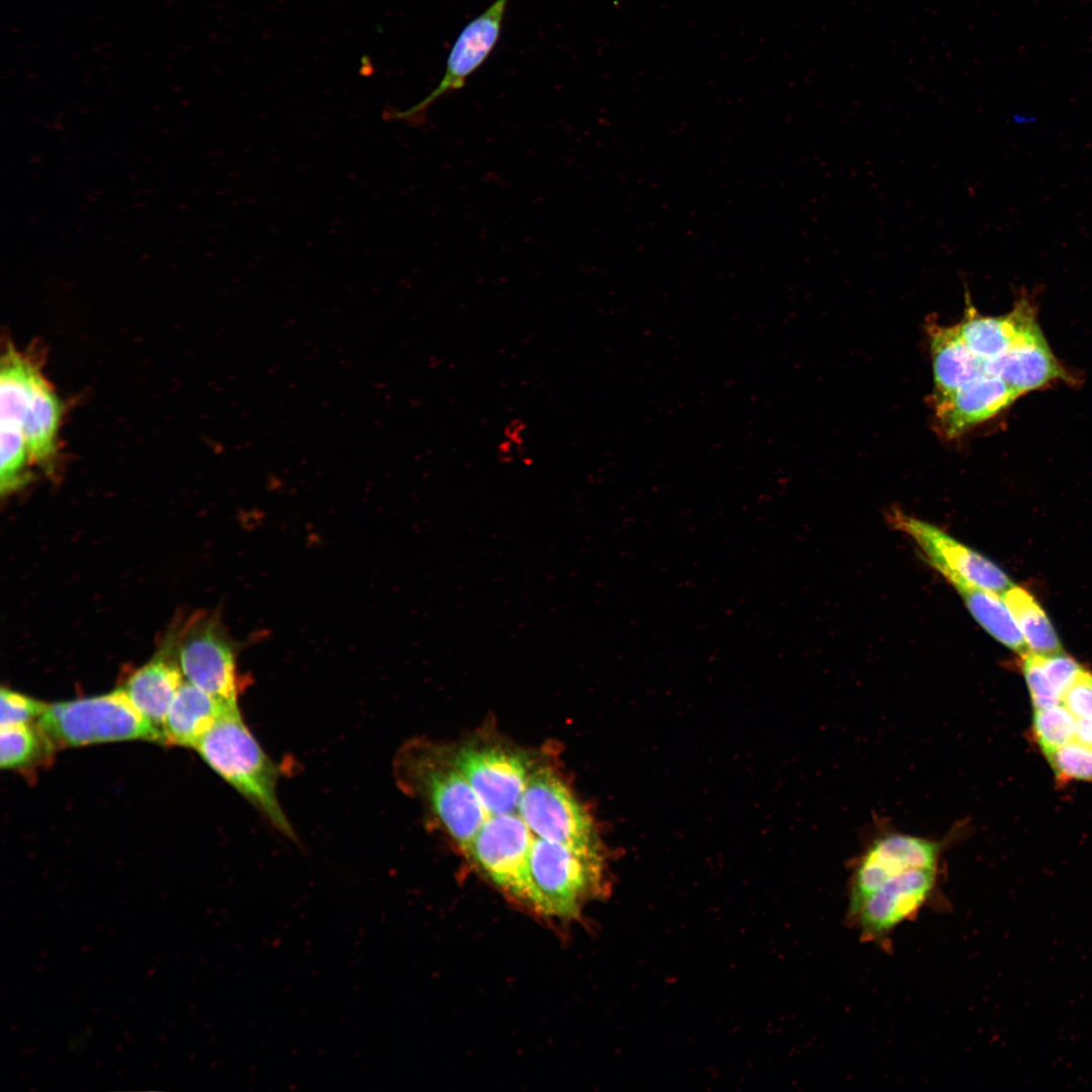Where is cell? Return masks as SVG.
Masks as SVG:
<instances>
[{
  "mask_svg": "<svg viewBox=\"0 0 1092 1092\" xmlns=\"http://www.w3.org/2000/svg\"><path fill=\"white\" fill-rule=\"evenodd\" d=\"M194 749L277 830L293 837L277 797L278 768L246 725L238 707L222 714Z\"/></svg>",
  "mask_w": 1092,
  "mask_h": 1092,
  "instance_id": "1",
  "label": "cell"
},
{
  "mask_svg": "<svg viewBox=\"0 0 1092 1092\" xmlns=\"http://www.w3.org/2000/svg\"><path fill=\"white\" fill-rule=\"evenodd\" d=\"M601 866L598 849L535 836L520 900L543 916L574 918L599 890Z\"/></svg>",
  "mask_w": 1092,
  "mask_h": 1092,
  "instance_id": "2",
  "label": "cell"
},
{
  "mask_svg": "<svg viewBox=\"0 0 1092 1092\" xmlns=\"http://www.w3.org/2000/svg\"><path fill=\"white\" fill-rule=\"evenodd\" d=\"M36 722L55 747L136 739L165 744L162 732L138 711L122 688L48 704Z\"/></svg>",
  "mask_w": 1092,
  "mask_h": 1092,
  "instance_id": "3",
  "label": "cell"
},
{
  "mask_svg": "<svg viewBox=\"0 0 1092 1092\" xmlns=\"http://www.w3.org/2000/svg\"><path fill=\"white\" fill-rule=\"evenodd\" d=\"M402 782L424 796L450 835L466 850L488 818L474 790L452 762L425 749L405 750L396 762Z\"/></svg>",
  "mask_w": 1092,
  "mask_h": 1092,
  "instance_id": "4",
  "label": "cell"
},
{
  "mask_svg": "<svg viewBox=\"0 0 1092 1092\" xmlns=\"http://www.w3.org/2000/svg\"><path fill=\"white\" fill-rule=\"evenodd\" d=\"M184 679L232 705H238L241 645L230 636L217 613L200 612L171 631Z\"/></svg>",
  "mask_w": 1092,
  "mask_h": 1092,
  "instance_id": "5",
  "label": "cell"
},
{
  "mask_svg": "<svg viewBox=\"0 0 1092 1092\" xmlns=\"http://www.w3.org/2000/svg\"><path fill=\"white\" fill-rule=\"evenodd\" d=\"M947 839L902 832L883 833L857 857L849 878L847 920L852 923L863 901L881 885L917 869H936Z\"/></svg>",
  "mask_w": 1092,
  "mask_h": 1092,
  "instance_id": "6",
  "label": "cell"
},
{
  "mask_svg": "<svg viewBox=\"0 0 1092 1092\" xmlns=\"http://www.w3.org/2000/svg\"><path fill=\"white\" fill-rule=\"evenodd\" d=\"M518 811L535 836L583 849H597L586 812L549 768L530 774Z\"/></svg>",
  "mask_w": 1092,
  "mask_h": 1092,
  "instance_id": "7",
  "label": "cell"
},
{
  "mask_svg": "<svg viewBox=\"0 0 1092 1092\" xmlns=\"http://www.w3.org/2000/svg\"><path fill=\"white\" fill-rule=\"evenodd\" d=\"M534 837L516 811L491 815L465 851L490 881L520 899Z\"/></svg>",
  "mask_w": 1092,
  "mask_h": 1092,
  "instance_id": "8",
  "label": "cell"
},
{
  "mask_svg": "<svg viewBox=\"0 0 1092 1092\" xmlns=\"http://www.w3.org/2000/svg\"><path fill=\"white\" fill-rule=\"evenodd\" d=\"M510 0H494L473 18L456 38L447 59L446 69L438 86L423 100L405 110L389 112V120L421 124L429 107L441 97L461 89L487 59L496 44L504 15Z\"/></svg>",
  "mask_w": 1092,
  "mask_h": 1092,
  "instance_id": "9",
  "label": "cell"
},
{
  "mask_svg": "<svg viewBox=\"0 0 1092 1092\" xmlns=\"http://www.w3.org/2000/svg\"><path fill=\"white\" fill-rule=\"evenodd\" d=\"M452 762L489 816L518 809L532 772L526 757L499 746H464L453 755Z\"/></svg>",
  "mask_w": 1092,
  "mask_h": 1092,
  "instance_id": "10",
  "label": "cell"
},
{
  "mask_svg": "<svg viewBox=\"0 0 1092 1092\" xmlns=\"http://www.w3.org/2000/svg\"><path fill=\"white\" fill-rule=\"evenodd\" d=\"M938 868L917 869L890 879L862 903L853 920L864 941L883 943L927 905L937 887Z\"/></svg>",
  "mask_w": 1092,
  "mask_h": 1092,
  "instance_id": "11",
  "label": "cell"
},
{
  "mask_svg": "<svg viewBox=\"0 0 1092 1092\" xmlns=\"http://www.w3.org/2000/svg\"><path fill=\"white\" fill-rule=\"evenodd\" d=\"M889 519L892 526L917 544L933 568L950 569L975 585L999 596L1014 585L996 564L937 527L899 510L893 511Z\"/></svg>",
  "mask_w": 1092,
  "mask_h": 1092,
  "instance_id": "12",
  "label": "cell"
},
{
  "mask_svg": "<svg viewBox=\"0 0 1092 1092\" xmlns=\"http://www.w3.org/2000/svg\"><path fill=\"white\" fill-rule=\"evenodd\" d=\"M1018 396L1002 379L983 372L934 403L938 428L945 437L958 438L1004 411Z\"/></svg>",
  "mask_w": 1092,
  "mask_h": 1092,
  "instance_id": "13",
  "label": "cell"
},
{
  "mask_svg": "<svg viewBox=\"0 0 1092 1092\" xmlns=\"http://www.w3.org/2000/svg\"><path fill=\"white\" fill-rule=\"evenodd\" d=\"M959 329L968 347L982 361L995 358L1042 333L1035 307L1027 297L1019 298L1009 313L999 316L981 314L969 303Z\"/></svg>",
  "mask_w": 1092,
  "mask_h": 1092,
  "instance_id": "14",
  "label": "cell"
},
{
  "mask_svg": "<svg viewBox=\"0 0 1092 1092\" xmlns=\"http://www.w3.org/2000/svg\"><path fill=\"white\" fill-rule=\"evenodd\" d=\"M184 680L170 632L155 656L133 671L121 688L138 711L163 734L168 710Z\"/></svg>",
  "mask_w": 1092,
  "mask_h": 1092,
  "instance_id": "15",
  "label": "cell"
},
{
  "mask_svg": "<svg viewBox=\"0 0 1092 1092\" xmlns=\"http://www.w3.org/2000/svg\"><path fill=\"white\" fill-rule=\"evenodd\" d=\"M983 371L1002 379L1020 395L1057 380H1071L1049 346L1043 333L1009 351L983 361Z\"/></svg>",
  "mask_w": 1092,
  "mask_h": 1092,
  "instance_id": "16",
  "label": "cell"
},
{
  "mask_svg": "<svg viewBox=\"0 0 1092 1092\" xmlns=\"http://www.w3.org/2000/svg\"><path fill=\"white\" fill-rule=\"evenodd\" d=\"M933 368V402L940 401L983 373V361L964 341L959 325L928 328Z\"/></svg>",
  "mask_w": 1092,
  "mask_h": 1092,
  "instance_id": "17",
  "label": "cell"
},
{
  "mask_svg": "<svg viewBox=\"0 0 1092 1092\" xmlns=\"http://www.w3.org/2000/svg\"><path fill=\"white\" fill-rule=\"evenodd\" d=\"M238 705L228 704L187 680L178 690L165 719V744L193 747L216 720Z\"/></svg>",
  "mask_w": 1092,
  "mask_h": 1092,
  "instance_id": "18",
  "label": "cell"
},
{
  "mask_svg": "<svg viewBox=\"0 0 1092 1092\" xmlns=\"http://www.w3.org/2000/svg\"><path fill=\"white\" fill-rule=\"evenodd\" d=\"M63 404L39 370L32 382L22 431L32 463L50 468L58 453Z\"/></svg>",
  "mask_w": 1092,
  "mask_h": 1092,
  "instance_id": "19",
  "label": "cell"
},
{
  "mask_svg": "<svg viewBox=\"0 0 1092 1092\" xmlns=\"http://www.w3.org/2000/svg\"><path fill=\"white\" fill-rule=\"evenodd\" d=\"M960 594L976 621L996 640L1020 655L1028 651L1002 597L970 582L945 567L935 568Z\"/></svg>",
  "mask_w": 1092,
  "mask_h": 1092,
  "instance_id": "20",
  "label": "cell"
},
{
  "mask_svg": "<svg viewBox=\"0 0 1092 1092\" xmlns=\"http://www.w3.org/2000/svg\"><path fill=\"white\" fill-rule=\"evenodd\" d=\"M1028 651L1051 654L1062 651L1059 637L1044 611L1024 588L1012 585L1002 596Z\"/></svg>",
  "mask_w": 1092,
  "mask_h": 1092,
  "instance_id": "21",
  "label": "cell"
},
{
  "mask_svg": "<svg viewBox=\"0 0 1092 1092\" xmlns=\"http://www.w3.org/2000/svg\"><path fill=\"white\" fill-rule=\"evenodd\" d=\"M55 745L36 724L1 726L0 766L3 769L29 768L47 759Z\"/></svg>",
  "mask_w": 1092,
  "mask_h": 1092,
  "instance_id": "22",
  "label": "cell"
},
{
  "mask_svg": "<svg viewBox=\"0 0 1092 1092\" xmlns=\"http://www.w3.org/2000/svg\"><path fill=\"white\" fill-rule=\"evenodd\" d=\"M0 488L10 493L21 487L28 479L31 464L23 431L13 425L1 424L0 428Z\"/></svg>",
  "mask_w": 1092,
  "mask_h": 1092,
  "instance_id": "23",
  "label": "cell"
},
{
  "mask_svg": "<svg viewBox=\"0 0 1092 1092\" xmlns=\"http://www.w3.org/2000/svg\"><path fill=\"white\" fill-rule=\"evenodd\" d=\"M1077 721L1063 703L1034 709L1032 726L1036 741L1042 752L1053 750L1074 740Z\"/></svg>",
  "mask_w": 1092,
  "mask_h": 1092,
  "instance_id": "24",
  "label": "cell"
},
{
  "mask_svg": "<svg viewBox=\"0 0 1092 1092\" xmlns=\"http://www.w3.org/2000/svg\"><path fill=\"white\" fill-rule=\"evenodd\" d=\"M1044 755L1058 778L1092 782V748L1080 741L1074 739Z\"/></svg>",
  "mask_w": 1092,
  "mask_h": 1092,
  "instance_id": "25",
  "label": "cell"
},
{
  "mask_svg": "<svg viewBox=\"0 0 1092 1092\" xmlns=\"http://www.w3.org/2000/svg\"><path fill=\"white\" fill-rule=\"evenodd\" d=\"M0 703L1 726L31 723L48 707L47 703L6 688H1Z\"/></svg>",
  "mask_w": 1092,
  "mask_h": 1092,
  "instance_id": "26",
  "label": "cell"
},
{
  "mask_svg": "<svg viewBox=\"0 0 1092 1092\" xmlns=\"http://www.w3.org/2000/svg\"><path fill=\"white\" fill-rule=\"evenodd\" d=\"M1022 670L1034 709L1062 703V697L1048 679L1037 654L1030 651L1022 654Z\"/></svg>",
  "mask_w": 1092,
  "mask_h": 1092,
  "instance_id": "27",
  "label": "cell"
},
{
  "mask_svg": "<svg viewBox=\"0 0 1092 1092\" xmlns=\"http://www.w3.org/2000/svg\"><path fill=\"white\" fill-rule=\"evenodd\" d=\"M1037 655L1048 679L1063 698L1064 693L1074 682L1083 667L1074 658L1062 651Z\"/></svg>",
  "mask_w": 1092,
  "mask_h": 1092,
  "instance_id": "28",
  "label": "cell"
},
{
  "mask_svg": "<svg viewBox=\"0 0 1092 1092\" xmlns=\"http://www.w3.org/2000/svg\"><path fill=\"white\" fill-rule=\"evenodd\" d=\"M1062 703L1077 720L1092 718V673L1082 670L1064 693Z\"/></svg>",
  "mask_w": 1092,
  "mask_h": 1092,
  "instance_id": "29",
  "label": "cell"
},
{
  "mask_svg": "<svg viewBox=\"0 0 1092 1092\" xmlns=\"http://www.w3.org/2000/svg\"><path fill=\"white\" fill-rule=\"evenodd\" d=\"M1075 739L1092 748V718L1077 721Z\"/></svg>",
  "mask_w": 1092,
  "mask_h": 1092,
  "instance_id": "30",
  "label": "cell"
}]
</instances>
